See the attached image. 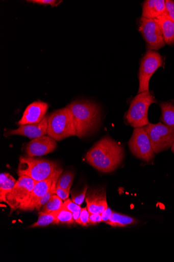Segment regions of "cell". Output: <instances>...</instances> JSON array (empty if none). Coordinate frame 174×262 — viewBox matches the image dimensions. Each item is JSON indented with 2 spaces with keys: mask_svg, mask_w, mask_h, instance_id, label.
I'll return each mask as SVG.
<instances>
[{
  "mask_svg": "<svg viewBox=\"0 0 174 262\" xmlns=\"http://www.w3.org/2000/svg\"><path fill=\"white\" fill-rule=\"evenodd\" d=\"M124 151L119 143L106 136L88 152L87 162L98 171L110 173L116 169L122 162Z\"/></svg>",
  "mask_w": 174,
  "mask_h": 262,
  "instance_id": "1",
  "label": "cell"
},
{
  "mask_svg": "<svg viewBox=\"0 0 174 262\" xmlns=\"http://www.w3.org/2000/svg\"><path fill=\"white\" fill-rule=\"evenodd\" d=\"M67 106L71 113L77 136L80 138L91 135L100 126L102 112L95 103L89 100H77Z\"/></svg>",
  "mask_w": 174,
  "mask_h": 262,
  "instance_id": "2",
  "label": "cell"
},
{
  "mask_svg": "<svg viewBox=\"0 0 174 262\" xmlns=\"http://www.w3.org/2000/svg\"><path fill=\"white\" fill-rule=\"evenodd\" d=\"M60 168L54 161L22 156L19 159L17 174L19 177H29L37 182L52 177Z\"/></svg>",
  "mask_w": 174,
  "mask_h": 262,
  "instance_id": "3",
  "label": "cell"
},
{
  "mask_svg": "<svg viewBox=\"0 0 174 262\" xmlns=\"http://www.w3.org/2000/svg\"><path fill=\"white\" fill-rule=\"evenodd\" d=\"M47 134L56 141L77 136L72 116L67 106L57 110L48 116Z\"/></svg>",
  "mask_w": 174,
  "mask_h": 262,
  "instance_id": "4",
  "label": "cell"
},
{
  "mask_svg": "<svg viewBox=\"0 0 174 262\" xmlns=\"http://www.w3.org/2000/svg\"><path fill=\"white\" fill-rule=\"evenodd\" d=\"M156 102L155 97L150 91L138 94L132 101L126 114L127 123L135 128L143 127L148 125L150 123L147 117L148 108Z\"/></svg>",
  "mask_w": 174,
  "mask_h": 262,
  "instance_id": "5",
  "label": "cell"
},
{
  "mask_svg": "<svg viewBox=\"0 0 174 262\" xmlns=\"http://www.w3.org/2000/svg\"><path fill=\"white\" fill-rule=\"evenodd\" d=\"M143 128L155 154H159L171 147L174 142V129L162 123H149Z\"/></svg>",
  "mask_w": 174,
  "mask_h": 262,
  "instance_id": "6",
  "label": "cell"
},
{
  "mask_svg": "<svg viewBox=\"0 0 174 262\" xmlns=\"http://www.w3.org/2000/svg\"><path fill=\"white\" fill-rule=\"evenodd\" d=\"M163 65L162 56L157 51L148 50L141 58L139 71L138 94L149 91V82L156 71Z\"/></svg>",
  "mask_w": 174,
  "mask_h": 262,
  "instance_id": "7",
  "label": "cell"
},
{
  "mask_svg": "<svg viewBox=\"0 0 174 262\" xmlns=\"http://www.w3.org/2000/svg\"><path fill=\"white\" fill-rule=\"evenodd\" d=\"M19 177L12 191L6 196V203L10 206L11 212L28 201L37 182L28 176Z\"/></svg>",
  "mask_w": 174,
  "mask_h": 262,
  "instance_id": "8",
  "label": "cell"
},
{
  "mask_svg": "<svg viewBox=\"0 0 174 262\" xmlns=\"http://www.w3.org/2000/svg\"><path fill=\"white\" fill-rule=\"evenodd\" d=\"M138 30L144 39L148 50L157 51L166 45L156 19H147L141 17L139 20Z\"/></svg>",
  "mask_w": 174,
  "mask_h": 262,
  "instance_id": "9",
  "label": "cell"
},
{
  "mask_svg": "<svg viewBox=\"0 0 174 262\" xmlns=\"http://www.w3.org/2000/svg\"><path fill=\"white\" fill-rule=\"evenodd\" d=\"M129 146L133 154L144 161L151 162L155 157L151 141L143 127L135 128Z\"/></svg>",
  "mask_w": 174,
  "mask_h": 262,
  "instance_id": "10",
  "label": "cell"
},
{
  "mask_svg": "<svg viewBox=\"0 0 174 262\" xmlns=\"http://www.w3.org/2000/svg\"><path fill=\"white\" fill-rule=\"evenodd\" d=\"M57 147L56 141L49 136L44 135L30 142L27 145L26 151L27 156L35 157L52 153Z\"/></svg>",
  "mask_w": 174,
  "mask_h": 262,
  "instance_id": "11",
  "label": "cell"
},
{
  "mask_svg": "<svg viewBox=\"0 0 174 262\" xmlns=\"http://www.w3.org/2000/svg\"><path fill=\"white\" fill-rule=\"evenodd\" d=\"M58 171L52 177L36 182L29 199L26 203L22 204L19 209L23 211H32L36 209V205L39 201L47 193L49 189H51L55 177Z\"/></svg>",
  "mask_w": 174,
  "mask_h": 262,
  "instance_id": "12",
  "label": "cell"
},
{
  "mask_svg": "<svg viewBox=\"0 0 174 262\" xmlns=\"http://www.w3.org/2000/svg\"><path fill=\"white\" fill-rule=\"evenodd\" d=\"M87 207L90 213H102L108 207L106 189L104 187L91 188L86 197Z\"/></svg>",
  "mask_w": 174,
  "mask_h": 262,
  "instance_id": "13",
  "label": "cell"
},
{
  "mask_svg": "<svg viewBox=\"0 0 174 262\" xmlns=\"http://www.w3.org/2000/svg\"><path fill=\"white\" fill-rule=\"evenodd\" d=\"M48 108V104L42 101L32 103L24 111L21 120L17 124L21 126L41 122L45 117Z\"/></svg>",
  "mask_w": 174,
  "mask_h": 262,
  "instance_id": "14",
  "label": "cell"
},
{
  "mask_svg": "<svg viewBox=\"0 0 174 262\" xmlns=\"http://www.w3.org/2000/svg\"><path fill=\"white\" fill-rule=\"evenodd\" d=\"M48 116H45L39 123L21 125L17 129L8 131L7 135H20L32 139L44 136L47 134Z\"/></svg>",
  "mask_w": 174,
  "mask_h": 262,
  "instance_id": "15",
  "label": "cell"
},
{
  "mask_svg": "<svg viewBox=\"0 0 174 262\" xmlns=\"http://www.w3.org/2000/svg\"><path fill=\"white\" fill-rule=\"evenodd\" d=\"M165 13L164 0H146L142 4V17L156 19Z\"/></svg>",
  "mask_w": 174,
  "mask_h": 262,
  "instance_id": "16",
  "label": "cell"
},
{
  "mask_svg": "<svg viewBox=\"0 0 174 262\" xmlns=\"http://www.w3.org/2000/svg\"><path fill=\"white\" fill-rule=\"evenodd\" d=\"M161 29L166 45H174V21L165 14L156 19Z\"/></svg>",
  "mask_w": 174,
  "mask_h": 262,
  "instance_id": "17",
  "label": "cell"
},
{
  "mask_svg": "<svg viewBox=\"0 0 174 262\" xmlns=\"http://www.w3.org/2000/svg\"><path fill=\"white\" fill-rule=\"evenodd\" d=\"M0 178V201L6 203V196L12 191L16 181L12 176L7 173H2Z\"/></svg>",
  "mask_w": 174,
  "mask_h": 262,
  "instance_id": "18",
  "label": "cell"
},
{
  "mask_svg": "<svg viewBox=\"0 0 174 262\" xmlns=\"http://www.w3.org/2000/svg\"><path fill=\"white\" fill-rule=\"evenodd\" d=\"M137 223L135 219L113 211L111 217L105 223L113 227H124Z\"/></svg>",
  "mask_w": 174,
  "mask_h": 262,
  "instance_id": "19",
  "label": "cell"
},
{
  "mask_svg": "<svg viewBox=\"0 0 174 262\" xmlns=\"http://www.w3.org/2000/svg\"><path fill=\"white\" fill-rule=\"evenodd\" d=\"M162 115L161 121L165 125L174 129V105L170 102L160 104Z\"/></svg>",
  "mask_w": 174,
  "mask_h": 262,
  "instance_id": "20",
  "label": "cell"
},
{
  "mask_svg": "<svg viewBox=\"0 0 174 262\" xmlns=\"http://www.w3.org/2000/svg\"><path fill=\"white\" fill-rule=\"evenodd\" d=\"M58 211V210L52 212H39L38 221L30 227H45L52 224H55Z\"/></svg>",
  "mask_w": 174,
  "mask_h": 262,
  "instance_id": "21",
  "label": "cell"
},
{
  "mask_svg": "<svg viewBox=\"0 0 174 262\" xmlns=\"http://www.w3.org/2000/svg\"><path fill=\"white\" fill-rule=\"evenodd\" d=\"M63 170L60 168L56 176L55 177L53 185L49 189L47 193L39 201L36 205V209L40 210L41 208L46 203L49 199L54 195H57V188L58 186V183L59 179L61 176Z\"/></svg>",
  "mask_w": 174,
  "mask_h": 262,
  "instance_id": "22",
  "label": "cell"
},
{
  "mask_svg": "<svg viewBox=\"0 0 174 262\" xmlns=\"http://www.w3.org/2000/svg\"><path fill=\"white\" fill-rule=\"evenodd\" d=\"M63 205L62 200L57 195H54L42 207L41 211L44 212L58 211L62 208Z\"/></svg>",
  "mask_w": 174,
  "mask_h": 262,
  "instance_id": "23",
  "label": "cell"
},
{
  "mask_svg": "<svg viewBox=\"0 0 174 262\" xmlns=\"http://www.w3.org/2000/svg\"><path fill=\"white\" fill-rule=\"evenodd\" d=\"M74 223L72 213L70 211L63 207L58 210L56 224H72Z\"/></svg>",
  "mask_w": 174,
  "mask_h": 262,
  "instance_id": "24",
  "label": "cell"
},
{
  "mask_svg": "<svg viewBox=\"0 0 174 262\" xmlns=\"http://www.w3.org/2000/svg\"><path fill=\"white\" fill-rule=\"evenodd\" d=\"M62 207L72 213L73 221L78 223L80 217L82 209L80 205L73 203L72 200L71 201L68 199L63 203Z\"/></svg>",
  "mask_w": 174,
  "mask_h": 262,
  "instance_id": "25",
  "label": "cell"
},
{
  "mask_svg": "<svg viewBox=\"0 0 174 262\" xmlns=\"http://www.w3.org/2000/svg\"><path fill=\"white\" fill-rule=\"evenodd\" d=\"M74 179V174L71 172H65L60 176L58 185L66 191L70 192Z\"/></svg>",
  "mask_w": 174,
  "mask_h": 262,
  "instance_id": "26",
  "label": "cell"
},
{
  "mask_svg": "<svg viewBox=\"0 0 174 262\" xmlns=\"http://www.w3.org/2000/svg\"><path fill=\"white\" fill-rule=\"evenodd\" d=\"M87 190L88 186H86L82 192L77 194H72V201L79 205L82 204L86 197Z\"/></svg>",
  "mask_w": 174,
  "mask_h": 262,
  "instance_id": "27",
  "label": "cell"
},
{
  "mask_svg": "<svg viewBox=\"0 0 174 262\" xmlns=\"http://www.w3.org/2000/svg\"><path fill=\"white\" fill-rule=\"evenodd\" d=\"M28 2L32 3L42 6H51L52 7H58L62 3V1H58V0H32V1H28Z\"/></svg>",
  "mask_w": 174,
  "mask_h": 262,
  "instance_id": "28",
  "label": "cell"
},
{
  "mask_svg": "<svg viewBox=\"0 0 174 262\" xmlns=\"http://www.w3.org/2000/svg\"><path fill=\"white\" fill-rule=\"evenodd\" d=\"M165 14L174 21V1L166 0Z\"/></svg>",
  "mask_w": 174,
  "mask_h": 262,
  "instance_id": "29",
  "label": "cell"
},
{
  "mask_svg": "<svg viewBox=\"0 0 174 262\" xmlns=\"http://www.w3.org/2000/svg\"><path fill=\"white\" fill-rule=\"evenodd\" d=\"M89 215L90 213L87 207L82 208L80 217L78 224L83 226H88Z\"/></svg>",
  "mask_w": 174,
  "mask_h": 262,
  "instance_id": "30",
  "label": "cell"
},
{
  "mask_svg": "<svg viewBox=\"0 0 174 262\" xmlns=\"http://www.w3.org/2000/svg\"><path fill=\"white\" fill-rule=\"evenodd\" d=\"M103 222L101 213H90L88 224L95 225Z\"/></svg>",
  "mask_w": 174,
  "mask_h": 262,
  "instance_id": "31",
  "label": "cell"
},
{
  "mask_svg": "<svg viewBox=\"0 0 174 262\" xmlns=\"http://www.w3.org/2000/svg\"><path fill=\"white\" fill-rule=\"evenodd\" d=\"M57 195L59 196L62 200L66 201L68 199L69 192L66 191L58 185L57 188Z\"/></svg>",
  "mask_w": 174,
  "mask_h": 262,
  "instance_id": "32",
  "label": "cell"
},
{
  "mask_svg": "<svg viewBox=\"0 0 174 262\" xmlns=\"http://www.w3.org/2000/svg\"><path fill=\"white\" fill-rule=\"evenodd\" d=\"M113 211L109 207L101 213L103 222H108L112 215Z\"/></svg>",
  "mask_w": 174,
  "mask_h": 262,
  "instance_id": "33",
  "label": "cell"
},
{
  "mask_svg": "<svg viewBox=\"0 0 174 262\" xmlns=\"http://www.w3.org/2000/svg\"><path fill=\"white\" fill-rule=\"evenodd\" d=\"M171 151L173 152V154H174V142H173V144L172 145V146H171Z\"/></svg>",
  "mask_w": 174,
  "mask_h": 262,
  "instance_id": "34",
  "label": "cell"
}]
</instances>
